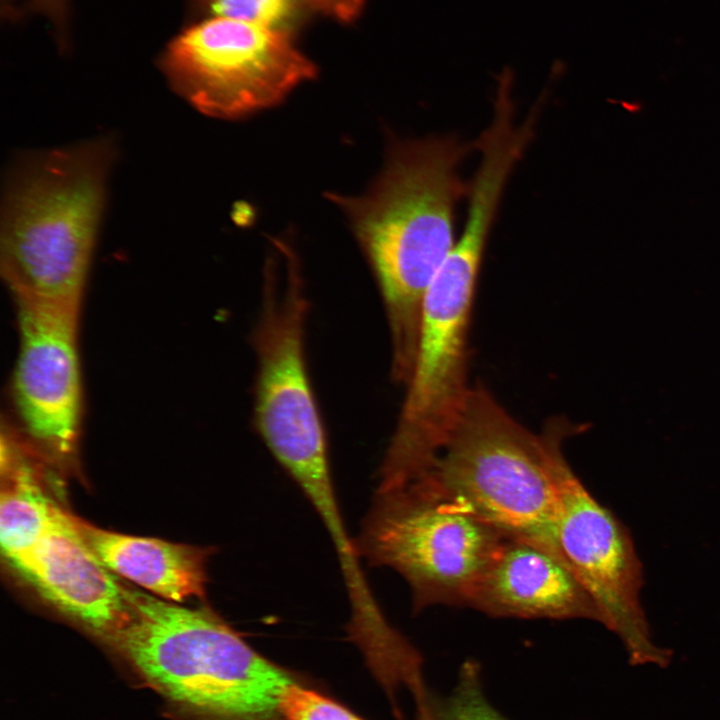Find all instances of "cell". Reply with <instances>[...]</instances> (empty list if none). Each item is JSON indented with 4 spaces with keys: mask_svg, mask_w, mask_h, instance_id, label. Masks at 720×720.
Returning <instances> with one entry per match:
<instances>
[{
    "mask_svg": "<svg viewBox=\"0 0 720 720\" xmlns=\"http://www.w3.org/2000/svg\"><path fill=\"white\" fill-rule=\"evenodd\" d=\"M468 145L453 135L397 140L370 189L329 194L345 212L382 298L391 345V375L412 373L425 294L455 243L458 204L470 184L459 174Z\"/></svg>",
    "mask_w": 720,
    "mask_h": 720,
    "instance_id": "cell-1",
    "label": "cell"
},
{
    "mask_svg": "<svg viewBox=\"0 0 720 720\" xmlns=\"http://www.w3.org/2000/svg\"><path fill=\"white\" fill-rule=\"evenodd\" d=\"M114 159L109 141L42 152L11 176L0 236L16 302L79 310Z\"/></svg>",
    "mask_w": 720,
    "mask_h": 720,
    "instance_id": "cell-2",
    "label": "cell"
},
{
    "mask_svg": "<svg viewBox=\"0 0 720 720\" xmlns=\"http://www.w3.org/2000/svg\"><path fill=\"white\" fill-rule=\"evenodd\" d=\"M567 432L565 424L532 432L476 383L427 466L390 485H408L464 508L504 535L537 542L564 558L556 534L555 467Z\"/></svg>",
    "mask_w": 720,
    "mask_h": 720,
    "instance_id": "cell-3",
    "label": "cell"
},
{
    "mask_svg": "<svg viewBox=\"0 0 720 720\" xmlns=\"http://www.w3.org/2000/svg\"><path fill=\"white\" fill-rule=\"evenodd\" d=\"M128 600L126 619L108 639L170 700L233 720L279 712L293 679L210 609L131 590Z\"/></svg>",
    "mask_w": 720,
    "mask_h": 720,
    "instance_id": "cell-4",
    "label": "cell"
},
{
    "mask_svg": "<svg viewBox=\"0 0 720 720\" xmlns=\"http://www.w3.org/2000/svg\"><path fill=\"white\" fill-rule=\"evenodd\" d=\"M493 224L466 217L463 230L425 294L417 350L379 474L404 478L427 466L466 403L468 334L473 301Z\"/></svg>",
    "mask_w": 720,
    "mask_h": 720,
    "instance_id": "cell-5",
    "label": "cell"
},
{
    "mask_svg": "<svg viewBox=\"0 0 720 720\" xmlns=\"http://www.w3.org/2000/svg\"><path fill=\"white\" fill-rule=\"evenodd\" d=\"M505 537L468 510L413 487L378 486L355 546L370 565L389 567L406 580L419 611L471 607Z\"/></svg>",
    "mask_w": 720,
    "mask_h": 720,
    "instance_id": "cell-6",
    "label": "cell"
},
{
    "mask_svg": "<svg viewBox=\"0 0 720 720\" xmlns=\"http://www.w3.org/2000/svg\"><path fill=\"white\" fill-rule=\"evenodd\" d=\"M280 263L264 271L252 336L257 369L254 423L272 455L296 482L331 473L328 446L310 381L305 331L308 297L300 262L281 244Z\"/></svg>",
    "mask_w": 720,
    "mask_h": 720,
    "instance_id": "cell-7",
    "label": "cell"
},
{
    "mask_svg": "<svg viewBox=\"0 0 720 720\" xmlns=\"http://www.w3.org/2000/svg\"><path fill=\"white\" fill-rule=\"evenodd\" d=\"M158 65L186 101L222 119L279 104L317 73L288 30L224 17L186 26L167 43Z\"/></svg>",
    "mask_w": 720,
    "mask_h": 720,
    "instance_id": "cell-8",
    "label": "cell"
},
{
    "mask_svg": "<svg viewBox=\"0 0 720 720\" xmlns=\"http://www.w3.org/2000/svg\"><path fill=\"white\" fill-rule=\"evenodd\" d=\"M555 476L557 542L594 601L600 623L619 637L632 665L666 667L671 651L651 638L640 600L642 564L629 531L588 491L563 450Z\"/></svg>",
    "mask_w": 720,
    "mask_h": 720,
    "instance_id": "cell-9",
    "label": "cell"
},
{
    "mask_svg": "<svg viewBox=\"0 0 720 720\" xmlns=\"http://www.w3.org/2000/svg\"><path fill=\"white\" fill-rule=\"evenodd\" d=\"M20 346L13 398L26 434L44 450L70 456L81 424L78 311L16 302Z\"/></svg>",
    "mask_w": 720,
    "mask_h": 720,
    "instance_id": "cell-10",
    "label": "cell"
},
{
    "mask_svg": "<svg viewBox=\"0 0 720 720\" xmlns=\"http://www.w3.org/2000/svg\"><path fill=\"white\" fill-rule=\"evenodd\" d=\"M471 607L495 617L600 622L594 601L563 557L537 542L510 536L499 546Z\"/></svg>",
    "mask_w": 720,
    "mask_h": 720,
    "instance_id": "cell-11",
    "label": "cell"
},
{
    "mask_svg": "<svg viewBox=\"0 0 720 720\" xmlns=\"http://www.w3.org/2000/svg\"><path fill=\"white\" fill-rule=\"evenodd\" d=\"M21 575L58 609L106 638L127 617L128 590L61 508Z\"/></svg>",
    "mask_w": 720,
    "mask_h": 720,
    "instance_id": "cell-12",
    "label": "cell"
},
{
    "mask_svg": "<svg viewBox=\"0 0 720 720\" xmlns=\"http://www.w3.org/2000/svg\"><path fill=\"white\" fill-rule=\"evenodd\" d=\"M74 521L88 546L113 573L175 603L204 595L207 550L108 531L75 517Z\"/></svg>",
    "mask_w": 720,
    "mask_h": 720,
    "instance_id": "cell-13",
    "label": "cell"
},
{
    "mask_svg": "<svg viewBox=\"0 0 720 720\" xmlns=\"http://www.w3.org/2000/svg\"><path fill=\"white\" fill-rule=\"evenodd\" d=\"M7 456L8 481L0 502V541L7 561L21 575L60 507L44 492L28 465Z\"/></svg>",
    "mask_w": 720,
    "mask_h": 720,
    "instance_id": "cell-14",
    "label": "cell"
},
{
    "mask_svg": "<svg viewBox=\"0 0 720 720\" xmlns=\"http://www.w3.org/2000/svg\"><path fill=\"white\" fill-rule=\"evenodd\" d=\"M194 17H224L289 31L299 15L296 0H187Z\"/></svg>",
    "mask_w": 720,
    "mask_h": 720,
    "instance_id": "cell-15",
    "label": "cell"
},
{
    "mask_svg": "<svg viewBox=\"0 0 720 720\" xmlns=\"http://www.w3.org/2000/svg\"><path fill=\"white\" fill-rule=\"evenodd\" d=\"M432 720H506L486 699L476 664L465 663L452 693L435 706Z\"/></svg>",
    "mask_w": 720,
    "mask_h": 720,
    "instance_id": "cell-16",
    "label": "cell"
},
{
    "mask_svg": "<svg viewBox=\"0 0 720 720\" xmlns=\"http://www.w3.org/2000/svg\"><path fill=\"white\" fill-rule=\"evenodd\" d=\"M279 712L287 720H361L337 703L295 682L283 690Z\"/></svg>",
    "mask_w": 720,
    "mask_h": 720,
    "instance_id": "cell-17",
    "label": "cell"
},
{
    "mask_svg": "<svg viewBox=\"0 0 720 720\" xmlns=\"http://www.w3.org/2000/svg\"><path fill=\"white\" fill-rule=\"evenodd\" d=\"M342 22H350L359 16L366 0H300Z\"/></svg>",
    "mask_w": 720,
    "mask_h": 720,
    "instance_id": "cell-18",
    "label": "cell"
}]
</instances>
